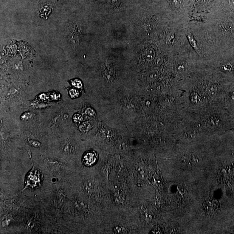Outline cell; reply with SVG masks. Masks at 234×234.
I'll return each mask as SVG.
<instances>
[{
    "label": "cell",
    "mask_w": 234,
    "mask_h": 234,
    "mask_svg": "<svg viewBox=\"0 0 234 234\" xmlns=\"http://www.w3.org/2000/svg\"><path fill=\"white\" fill-rule=\"evenodd\" d=\"M187 36H188V39H189V41H190V43L191 44L192 46L193 47L196 49L197 46L196 42V41H195L194 39L193 38V36H191V34H188Z\"/></svg>",
    "instance_id": "277c9868"
},
{
    "label": "cell",
    "mask_w": 234,
    "mask_h": 234,
    "mask_svg": "<svg viewBox=\"0 0 234 234\" xmlns=\"http://www.w3.org/2000/svg\"><path fill=\"white\" fill-rule=\"evenodd\" d=\"M146 58L148 61H152L154 57V52L152 49H148L145 52Z\"/></svg>",
    "instance_id": "3957f363"
},
{
    "label": "cell",
    "mask_w": 234,
    "mask_h": 234,
    "mask_svg": "<svg viewBox=\"0 0 234 234\" xmlns=\"http://www.w3.org/2000/svg\"><path fill=\"white\" fill-rule=\"evenodd\" d=\"M41 176L40 173L38 171L34 170L33 167L32 171L29 173L26 179L27 185L25 188L30 187V188H33L35 187H39L41 182Z\"/></svg>",
    "instance_id": "6da1fadb"
},
{
    "label": "cell",
    "mask_w": 234,
    "mask_h": 234,
    "mask_svg": "<svg viewBox=\"0 0 234 234\" xmlns=\"http://www.w3.org/2000/svg\"><path fill=\"white\" fill-rule=\"evenodd\" d=\"M69 94L72 98H75L78 97L79 95V92L78 91L74 89H72L69 91Z\"/></svg>",
    "instance_id": "8992f818"
},
{
    "label": "cell",
    "mask_w": 234,
    "mask_h": 234,
    "mask_svg": "<svg viewBox=\"0 0 234 234\" xmlns=\"http://www.w3.org/2000/svg\"><path fill=\"white\" fill-rule=\"evenodd\" d=\"M97 158V155L95 152L93 151L87 152L84 156L83 163L86 166H92L96 162Z\"/></svg>",
    "instance_id": "7a4b0ae2"
},
{
    "label": "cell",
    "mask_w": 234,
    "mask_h": 234,
    "mask_svg": "<svg viewBox=\"0 0 234 234\" xmlns=\"http://www.w3.org/2000/svg\"><path fill=\"white\" fill-rule=\"evenodd\" d=\"M72 85L75 87L80 88L82 87V83L81 81L78 79H75L72 82Z\"/></svg>",
    "instance_id": "5b68a950"
},
{
    "label": "cell",
    "mask_w": 234,
    "mask_h": 234,
    "mask_svg": "<svg viewBox=\"0 0 234 234\" xmlns=\"http://www.w3.org/2000/svg\"><path fill=\"white\" fill-rule=\"evenodd\" d=\"M172 2L176 6L179 5L181 4V0H171Z\"/></svg>",
    "instance_id": "ba28073f"
},
{
    "label": "cell",
    "mask_w": 234,
    "mask_h": 234,
    "mask_svg": "<svg viewBox=\"0 0 234 234\" xmlns=\"http://www.w3.org/2000/svg\"><path fill=\"white\" fill-rule=\"evenodd\" d=\"M86 112L87 114H89L91 116H94L95 115V112H94L93 110L91 109H87Z\"/></svg>",
    "instance_id": "52a82bcc"
}]
</instances>
